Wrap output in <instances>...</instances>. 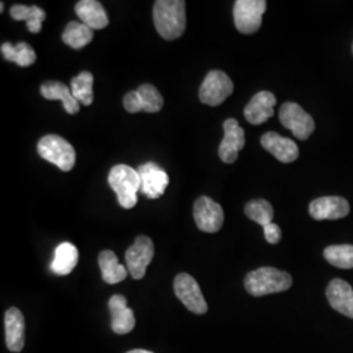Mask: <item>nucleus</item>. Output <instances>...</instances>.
I'll return each mask as SVG.
<instances>
[{"mask_svg":"<svg viewBox=\"0 0 353 353\" xmlns=\"http://www.w3.org/2000/svg\"><path fill=\"white\" fill-rule=\"evenodd\" d=\"M157 33L166 41L181 37L186 30V3L182 0H157L153 6Z\"/></svg>","mask_w":353,"mask_h":353,"instance_id":"f257e3e1","label":"nucleus"},{"mask_svg":"<svg viewBox=\"0 0 353 353\" xmlns=\"http://www.w3.org/2000/svg\"><path fill=\"white\" fill-rule=\"evenodd\" d=\"M292 283L293 280L288 272L274 267H261L246 275L245 288L254 297H262L285 292L292 287Z\"/></svg>","mask_w":353,"mask_h":353,"instance_id":"f03ea898","label":"nucleus"},{"mask_svg":"<svg viewBox=\"0 0 353 353\" xmlns=\"http://www.w3.org/2000/svg\"><path fill=\"white\" fill-rule=\"evenodd\" d=\"M109 185L117 194V199L121 207L131 210L138 203V192L141 188L138 170L128 165H115L109 173Z\"/></svg>","mask_w":353,"mask_h":353,"instance_id":"7ed1b4c3","label":"nucleus"},{"mask_svg":"<svg viewBox=\"0 0 353 353\" xmlns=\"http://www.w3.org/2000/svg\"><path fill=\"white\" fill-rule=\"evenodd\" d=\"M37 150L43 160L57 165L63 172H70L75 166V148L59 135L43 137L38 141Z\"/></svg>","mask_w":353,"mask_h":353,"instance_id":"20e7f679","label":"nucleus"},{"mask_svg":"<svg viewBox=\"0 0 353 353\" xmlns=\"http://www.w3.org/2000/svg\"><path fill=\"white\" fill-rule=\"evenodd\" d=\"M265 0H237L233 8V19L237 30L243 34H252L262 26L265 12Z\"/></svg>","mask_w":353,"mask_h":353,"instance_id":"39448f33","label":"nucleus"},{"mask_svg":"<svg viewBox=\"0 0 353 353\" xmlns=\"http://www.w3.org/2000/svg\"><path fill=\"white\" fill-rule=\"evenodd\" d=\"M233 89L230 77L223 71L214 70L204 77L199 89V99L204 105L219 106L233 93Z\"/></svg>","mask_w":353,"mask_h":353,"instance_id":"423d86ee","label":"nucleus"},{"mask_svg":"<svg viewBox=\"0 0 353 353\" xmlns=\"http://www.w3.org/2000/svg\"><path fill=\"white\" fill-rule=\"evenodd\" d=\"M279 118L281 125L290 130L294 138L299 140L309 139L316 127L313 118L296 102L283 103Z\"/></svg>","mask_w":353,"mask_h":353,"instance_id":"0eeeda50","label":"nucleus"},{"mask_svg":"<svg viewBox=\"0 0 353 353\" xmlns=\"http://www.w3.org/2000/svg\"><path fill=\"white\" fill-rule=\"evenodd\" d=\"M123 106L128 113H157L164 106V99L152 84H143L139 88L128 92L123 99Z\"/></svg>","mask_w":353,"mask_h":353,"instance_id":"6e6552de","label":"nucleus"},{"mask_svg":"<svg viewBox=\"0 0 353 353\" xmlns=\"http://www.w3.org/2000/svg\"><path fill=\"white\" fill-rule=\"evenodd\" d=\"M174 292L178 300L183 303L190 312L195 314H205L208 310L207 303L203 297L198 281L189 274H179L174 280Z\"/></svg>","mask_w":353,"mask_h":353,"instance_id":"1a4fd4ad","label":"nucleus"},{"mask_svg":"<svg viewBox=\"0 0 353 353\" xmlns=\"http://www.w3.org/2000/svg\"><path fill=\"white\" fill-rule=\"evenodd\" d=\"M153 255H154V246L151 239L147 236L137 237L134 245L130 246L126 252L128 274L135 280L144 278L147 272V267L153 259Z\"/></svg>","mask_w":353,"mask_h":353,"instance_id":"9d476101","label":"nucleus"},{"mask_svg":"<svg viewBox=\"0 0 353 353\" xmlns=\"http://www.w3.org/2000/svg\"><path fill=\"white\" fill-rule=\"evenodd\" d=\"M194 219L202 232L216 233L224 224V211L210 196H201L194 204Z\"/></svg>","mask_w":353,"mask_h":353,"instance_id":"9b49d317","label":"nucleus"},{"mask_svg":"<svg viewBox=\"0 0 353 353\" xmlns=\"http://www.w3.org/2000/svg\"><path fill=\"white\" fill-rule=\"evenodd\" d=\"M224 139L219 147V157L225 164H233L239 159V152L245 147V131L233 118L224 122Z\"/></svg>","mask_w":353,"mask_h":353,"instance_id":"f8f14e48","label":"nucleus"},{"mask_svg":"<svg viewBox=\"0 0 353 353\" xmlns=\"http://www.w3.org/2000/svg\"><path fill=\"white\" fill-rule=\"evenodd\" d=\"M141 188L140 191L150 199H157L164 195L165 190L169 185V176L164 170L154 164L145 163L138 168Z\"/></svg>","mask_w":353,"mask_h":353,"instance_id":"ddd939ff","label":"nucleus"},{"mask_svg":"<svg viewBox=\"0 0 353 353\" xmlns=\"http://www.w3.org/2000/svg\"><path fill=\"white\" fill-rule=\"evenodd\" d=\"M309 212L316 220H338L350 214V203L341 196H322L310 203Z\"/></svg>","mask_w":353,"mask_h":353,"instance_id":"4468645a","label":"nucleus"},{"mask_svg":"<svg viewBox=\"0 0 353 353\" xmlns=\"http://www.w3.org/2000/svg\"><path fill=\"white\" fill-rule=\"evenodd\" d=\"M6 343L11 352H21L26 344V321L17 307H11L4 316Z\"/></svg>","mask_w":353,"mask_h":353,"instance_id":"2eb2a0df","label":"nucleus"},{"mask_svg":"<svg viewBox=\"0 0 353 353\" xmlns=\"http://www.w3.org/2000/svg\"><path fill=\"white\" fill-rule=\"evenodd\" d=\"M276 97L268 90L258 92L245 108V118L252 125H262L274 115Z\"/></svg>","mask_w":353,"mask_h":353,"instance_id":"dca6fc26","label":"nucleus"},{"mask_svg":"<svg viewBox=\"0 0 353 353\" xmlns=\"http://www.w3.org/2000/svg\"><path fill=\"white\" fill-rule=\"evenodd\" d=\"M261 143L265 151L270 152L280 163L290 164L299 159L300 151L297 144L276 132H267L262 137Z\"/></svg>","mask_w":353,"mask_h":353,"instance_id":"f3484780","label":"nucleus"},{"mask_svg":"<svg viewBox=\"0 0 353 353\" xmlns=\"http://www.w3.org/2000/svg\"><path fill=\"white\" fill-rule=\"evenodd\" d=\"M326 296L334 310L353 319V290L347 281L334 279L328 284Z\"/></svg>","mask_w":353,"mask_h":353,"instance_id":"a211bd4d","label":"nucleus"},{"mask_svg":"<svg viewBox=\"0 0 353 353\" xmlns=\"http://www.w3.org/2000/svg\"><path fill=\"white\" fill-rule=\"evenodd\" d=\"M109 310L112 314V328L118 335L131 332L135 327V316L132 309L127 306V300L122 294H114L109 300Z\"/></svg>","mask_w":353,"mask_h":353,"instance_id":"6ab92c4d","label":"nucleus"},{"mask_svg":"<svg viewBox=\"0 0 353 353\" xmlns=\"http://www.w3.org/2000/svg\"><path fill=\"white\" fill-rule=\"evenodd\" d=\"M76 14L80 23L85 24L93 30L105 29L109 24V17L100 1L96 0H80L75 6Z\"/></svg>","mask_w":353,"mask_h":353,"instance_id":"aec40b11","label":"nucleus"},{"mask_svg":"<svg viewBox=\"0 0 353 353\" xmlns=\"http://www.w3.org/2000/svg\"><path fill=\"white\" fill-rule=\"evenodd\" d=\"M41 94L43 99L50 101L63 102L64 110L68 114H77L80 112V102L76 100L72 90L61 81H46L41 87Z\"/></svg>","mask_w":353,"mask_h":353,"instance_id":"412c9836","label":"nucleus"},{"mask_svg":"<svg viewBox=\"0 0 353 353\" xmlns=\"http://www.w3.org/2000/svg\"><path fill=\"white\" fill-rule=\"evenodd\" d=\"M77 262H79V252L75 245L70 242H63L55 249L51 270L57 275L65 276L74 271Z\"/></svg>","mask_w":353,"mask_h":353,"instance_id":"4be33fe9","label":"nucleus"},{"mask_svg":"<svg viewBox=\"0 0 353 353\" xmlns=\"http://www.w3.org/2000/svg\"><path fill=\"white\" fill-rule=\"evenodd\" d=\"M99 265L101 270L102 279L108 284H118L123 281L128 275L127 267L119 265L118 256L112 250H103L100 252Z\"/></svg>","mask_w":353,"mask_h":353,"instance_id":"5701e85b","label":"nucleus"},{"mask_svg":"<svg viewBox=\"0 0 353 353\" xmlns=\"http://www.w3.org/2000/svg\"><path fill=\"white\" fill-rule=\"evenodd\" d=\"M1 55L6 61L13 62V63L20 65V67H28L36 62L37 55L32 46L26 42H19L16 45H12L10 42H4L0 48Z\"/></svg>","mask_w":353,"mask_h":353,"instance_id":"b1692460","label":"nucleus"},{"mask_svg":"<svg viewBox=\"0 0 353 353\" xmlns=\"http://www.w3.org/2000/svg\"><path fill=\"white\" fill-rule=\"evenodd\" d=\"M13 20L26 21L28 30L30 33H39L42 29V23L46 19V12L37 6L26 7L23 4H16L10 10Z\"/></svg>","mask_w":353,"mask_h":353,"instance_id":"393cba45","label":"nucleus"},{"mask_svg":"<svg viewBox=\"0 0 353 353\" xmlns=\"http://www.w3.org/2000/svg\"><path fill=\"white\" fill-rule=\"evenodd\" d=\"M62 38L65 45H68L75 50H80L92 42L93 29H90L83 23L71 21L65 26Z\"/></svg>","mask_w":353,"mask_h":353,"instance_id":"a878e982","label":"nucleus"},{"mask_svg":"<svg viewBox=\"0 0 353 353\" xmlns=\"http://www.w3.org/2000/svg\"><path fill=\"white\" fill-rule=\"evenodd\" d=\"M71 90L77 101L84 106L93 103V75L83 71L71 81Z\"/></svg>","mask_w":353,"mask_h":353,"instance_id":"bb28decb","label":"nucleus"},{"mask_svg":"<svg viewBox=\"0 0 353 353\" xmlns=\"http://www.w3.org/2000/svg\"><path fill=\"white\" fill-rule=\"evenodd\" d=\"M323 255L328 263L338 268H353V245H332L325 249Z\"/></svg>","mask_w":353,"mask_h":353,"instance_id":"cd10ccee","label":"nucleus"},{"mask_svg":"<svg viewBox=\"0 0 353 353\" xmlns=\"http://www.w3.org/2000/svg\"><path fill=\"white\" fill-rule=\"evenodd\" d=\"M245 214L256 224L265 227L272 223L274 208L265 199H255V201H252L246 204Z\"/></svg>","mask_w":353,"mask_h":353,"instance_id":"c85d7f7f","label":"nucleus"},{"mask_svg":"<svg viewBox=\"0 0 353 353\" xmlns=\"http://www.w3.org/2000/svg\"><path fill=\"white\" fill-rule=\"evenodd\" d=\"M263 230H265V241H267L268 243L276 245V243H279L280 240H281V229H280L278 224L271 223V224L263 227Z\"/></svg>","mask_w":353,"mask_h":353,"instance_id":"c756f323","label":"nucleus"},{"mask_svg":"<svg viewBox=\"0 0 353 353\" xmlns=\"http://www.w3.org/2000/svg\"><path fill=\"white\" fill-rule=\"evenodd\" d=\"M127 353H153L150 352V351H145V350H134V351H130V352Z\"/></svg>","mask_w":353,"mask_h":353,"instance_id":"7c9ffc66","label":"nucleus"},{"mask_svg":"<svg viewBox=\"0 0 353 353\" xmlns=\"http://www.w3.org/2000/svg\"><path fill=\"white\" fill-rule=\"evenodd\" d=\"M0 11H1V12L4 11V3H3V1L0 3Z\"/></svg>","mask_w":353,"mask_h":353,"instance_id":"2f4dec72","label":"nucleus"}]
</instances>
